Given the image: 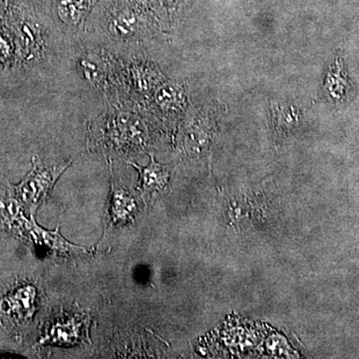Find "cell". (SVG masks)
<instances>
[{
  "mask_svg": "<svg viewBox=\"0 0 359 359\" xmlns=\"http://www.w3.org/2000/svg\"><path fill=\"white\" fill-rule=\"evenodd\" d=\"M2 13H4V7H2L1 2H0V18H1Z\"/></svg>",
  "mask_w": 359,
  "mask_h": 359,
  "instance_id": "8fae6325",
  "label": "cell"
},
{
  "mask_svg": "<svg viewBox=\"0 0 359 359\" xmlns=\"http://www.w3.org/2000/svg\"><path fill=\"white\" fill-rule=\"evenodd\" d=\"M111 26L115 34L127 36L136 30V16L131 11H124L113 20Z\"/></svg>",
  "mask_w": 359,
  "mask_h": 359,
  "instance_id": "9c48e42d",
  "label": "cell"
},
{
  "mask_svg": "<svg viewBox=\"0 0 359 359\" xmlns=\"http://www.w3.org/2000/svg\"><path fill=\"white\" fill-rule=\"evenodd\" d=\"M99 66H101V63L97 58L88 57L82 61L85 76L90 82H99L102 78V68Z\"/></svg>",
  "mask_w": 359,
  "mask_h": 359,
  "instance_id": "30bf717a",
  "label": "cell"
},
{
  "mask_svg": "<svg viewBox=\"0 0 359 359\" xmlns=\"http://www.w3.org/2000/svg\"><path fill=\"white\" fill-rule=\"evenodd\" d=\"M348 87L346 73L337 60L334 67L328 72L327 81H325V88L327 89L328 95L334 100H342L346 96Z\"/></svg>",
  "mask_w": 359,
  "mask_h": 359,
  "instance_id": "8992f818",
  "label": "cell"
},
{
  "mask_svg": "<svg viewBox=\"0 0 359 359\" xmlns=\"http://www.w3.org/2000/svg\"><path fill=\"white\" fill-rule=\"evenodd\" d=\"M0 65L4 69L16 65V48L13 35L6 25L0 26Z\"/></svg>",
  "mask_w": 359,
  "mask_h": 359,
  "instance_id": "ba28073f",
  "label": "cell"
},
{
  "mask_svg": "<svg viewBox=\"0 0 359 359\" xmlns=\"http://www.w3.org/2000/svg\"><path fill=\"white\" fill-rule=\"evenodd\" d=\"M273 116L276 129L280 132H287L297 126L301 120L302 113L294 106L276 104L273 106Z\"/></svg>",
  "mask_w": 359,
  "mask_h": 359,
  "instance_id": "52a82bcc",
  "label": "cell"
},
{
  "mask_svg": "<svg viewBox=\"0 0 359 359\" xmlns=\"http://www.w3.org/2000/svg\"><path fill=\"white\" fill-rule=\"evenodd\" d=\"M112 216L115 221L126 222L133 217L136 211V202L128 191L116 184L112 179Z\"/></svg>",
  "mask_w": 359,
  "mask_h": 359,
  "instance_id": "277c9868",
  "label": "cell"
},
{
  "mask_svg": "<svg viewBox=\"0 0 359 359\" xmlns=\"http://www.w3.org/2000/svg\"><path fill=\"white\" fill-rule=\"evenodd\" d=\"M128 164L140 174V186L144 193H152L167 185L169 180L168 168L156 162L152 155H150V164L147 167H140L132 162Z\"/></svg>",
  "mask_w": 359,
  "mask_h": 359,
  "instance_id": "3957f363",
  "label": "cell"
},
{
  "mask_svg": "<svg viewBox=\"0 0 359 359\" xmlns=\"http://www.w3.org/2000/svg\"><path fill=\"white\" fill-rule=\"evenodd\" d=\"M32 166L29 173L20 184L13 188L14 195L26 205L30 212H34L53 188L56 180L65 171L68 165L45 167L39 157L32 158Z\"/></svg>",
  "mask_w": 359,
  "mask_h": 359,
  "instance_id": "6da1fadb",
  "label": "cell"
},
{
  "mask_svg": "<svg viewBox=\"0 0 359 359\" xmlns=\"http://www.w3.org/2000/svg\"><path fill=\"white\" fill-rule=\"evenodd\" d=\"M34 287H20L2 299L0 302V311L9 323L21 325L29 320L34 309Z\"/></svg>",
  "mask_w": 359,
  "mask_h": 359,
  "instance_id": "7a4b0ae2",
  "label": "cell"
},
{
  "mask_svg": "<svg viewBox=\"0 0 359 359\" xmlns=\"http://www.w3.org/2000/svg\"><path fill=\"white\" fill-rule=\"evenodd\" d=\"M91 0H59L57 14L59 18L70 26H77L84 20Z\"/></svg>",
  "mask_w": 359,
  "mask_h": 359,
  "instance_id": "5b68a950",
  "label": "cell"
}]
</instances>
